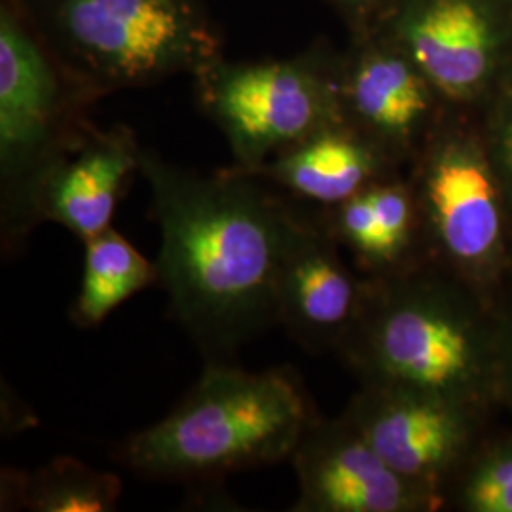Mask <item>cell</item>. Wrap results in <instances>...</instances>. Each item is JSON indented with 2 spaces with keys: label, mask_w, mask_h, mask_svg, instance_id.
I'll use <instances>...</instances> for the list:
<instances>
[{
  "label": "cell",
  "mask_w": 512,
  "mask_h": 512,
  "mask_svg": "<svg viewBox=\"0 0 512 512\" xmlns=\"http://www.w3.org/2000/svg\"><path fill=\"white\" fill-rule=\"evenodd\" d=\"M291 463L294 512H416L435 503L437 492L397 473L344 416L313 421Z\"/></svg>",
  "instance_id": "obj_8"
},
{
  "label": "cell",
  "mask_w": 512,
  "mask_h": 512,
  "mask_svg": "<svg viewBox=\"0 0 512 512\" xmlns=\"http://www.w3.org/2000/svg\"><path fill=\"white\" fill-rule=\"evenodd\" d=\"M338 247L321 207L293 198L275 285V317L310 353L344 348L365 306L370 281L355 277Z\"/></svg>",
  "instance_id": "obj_7"
},
{
  "label": "cell",
  "mask_w": 512,
  "mask_h": 512,
  "mask_svg": "<svg viewBox=\"0 0 512 512\" xmlns=\"http://www.w3.org/2000/svg\"><path fill=\"white\" fill-rule=\"evenodd\" d=\"M57 16L74 52L110 84L202 67L213 54L186 0H61Z\"/></svg>",
  "instance_id": "obj_5"
},
{
  "label": "cell",
  "mask_w": 512,
  "mask_h": 512,
  "mask_svg": "<svg viewBox=\"0 0 512 512\" xmlns=\"http://www.w3.org/2000/svg\"><path fill=\"white\" fill-rule=\"evenodd\" d=\"M340 353L365 385L469 404L497 378V340L423 268L376 277Z\"/></svg>",
  "instance_id": "obj_3"
},
{
  "label": "cell",
  "mask_w": 512,
  "mask_h": 512,
  "mask_svg": "<svg viewBox=\"0 0 512 512\" xmlns=\"http://www.w3.org/2000/svg\"><path fill=\"white\" fill-rule=\"evenodd\" d=\"M497 380L512 403V321L497 340Z\"/></svg>",
  "instance_id": "obj_18"
},
{
  "label": "cell",
  "mask_w": 512,
  "mask_h": 512,
  "mask_svg": "<svg viewBox=\"0 0 512 512\" xmlns=\"http://www.w3.org/2000/svg\"><path fill=\"white\" fill-rule=\"evenodd\" d=\"M459 503L473 512H512V442L475 465L459 490Z\"/></svg>",
  "instance_id": "obj_17"
},
{
  "label": "cell",
  "mask_w": 512,
  "mask_h": 512,
  "mask_svg": "<svg viewBox=\"0 0 512 512\" xmlns=\"http://www.w3.org/2000/svg\"><path fill=\"white\" fill-rule=\"evenodd\" d=\"M141 152L128 131L90 133L46 175L37 196V224L55 222L82 243L112 226Z\"/></svg>",
  "instance_id": "obj_11"
},
{
  "label": "cell",
  "mask_w": 512,
  "mask_h": 512,
  "mask_svg": "<svg viewBox=\"0 0 512 512\" xmlns=\"http://www.w3.org/2000/svg\"><path fill=\"white\" fill-rule=\"evenodd\" d=\"M344 418L397 473L433 492L471 437L467 404L401 387L365 385Z\"/></svg>",
  "instance_id": "obj_9"
},
{
  "label": "cell",
  "mask_w": 512,
  "mask_h": 512,
  "mask_svg": "<svg viewBox=\"0 0 512 512\" xmlns=\"http://www.w3.org/2000/svg\"><path fill=\"white\" fill-rule=\"evenodd\" d=\"M431 239L452 262L482 268L501 247V203L488 165L471 148H440L416 198Z\"/></svg>",
  "instance_id": "obj_10"
},
{
  "label": "cell",
  "mask_w": 512,
  "mask_h": 512,
  "mask_svg": "<svg viewBox=\"0 0 512 512\" xmlns=\"http://www.w3.org/2000/svg\"><path fill=\"white\" fill-rule=\"evenodd\" d=\"M84 247V272L71 319L82 329H93L131 296L156 283L158 268L112 226L86 239Z\"/></svg>",
  "instance_id": "obj_15"
},
{
  "label": "cell",
  "mask_w": 512,
  "mask_h": 512,
  "mask_svg": "<svg viewBox=\"0 0 512 512\" xmlns=\"http://www.w3.org/2000/svg\"><path fill=\"white\" fill-rule=\"evenodd\" d=\"M355 116L376 133L403 141L429 109L420 74L399 57L378 55L353 74L348 90Z\"/></svg>",
  "instance_id": "obj_16"
},
{
  "label": "cell",
  "mask_w": 512,
  "mask_h": 512,
  "mask_svg": "<svg viewBox=\"0 0 512 512\" xmlns=\"http://www.w3.org/2000/svg\"><path fill=\"white\" fill-rule=\"evenodd\" d=\"M160 228L158 281L207 361H230L277 323L293 198L241 169L198 175L141 154Z\"/></svg>",
  "instance_id": "obj_1"
},
{
  "label": "cell",
  "mask_w": 512,
  "mask_h": 512,
  "mask_svg": "<svg viewBox=\"0 0 512 512\" xmlns=\"http://www.w3.org/2000/svg\"><path fill=\"white\" fill-rule=\"evenodd\" d=\"M414 63L440 92L463 97L484 80L492 55L488 19L471 0H437L406 25Z\"/></svg>",
  "instance_id": "obj_13"
},
{
  "label": "cell",
  "mask_w": 512,
  "mask_h": 512,
  "mask_svg": "<svg viewBox=\"0 0 512 512\" xmlns=\"http://www.w3.org/2000/svg\"><path fill=\"white\" fill-rule=\"evenodd\" d=\"M378 167L372 148L334 124L245 173L274 184L298 202L329 209L376 183Z\"/></svg>",
  "instance_id": "obj_12"
},
{
  "label": "cell",
  "mask_w": 512,
  "mask_h": 512,
  "mask_svg": "<svg viewBox=\"0 0 512 512\" xmlns=\"http://www.w3.org/2000/svg\"><path fill=\"white\" fill-rule=\"evenodd\" d=\"M122 480L61 456L31 473L4 471L2 505L33 512H110L122 497Z\"/></svg>",
  "instance_id": "obj_14"
},
{
  "label": "cell",
  "mask_w": 512,
  "mask_h": 512,
  "mask_svg": "<svg viewBox=\"0 0 512 512\" xmlns=\"http://www.w3.org/2000/svg\"><path fill=\"white\" fill-rule=\"evenodd\" d=\"M317 418L291 366L249 372L230 361H207L200 380L165 418L116 446V461L152 480L219 482L291 461Z\"/></svg>",
  "instance_id": "obj_2"
},
{
  "label": "cell",
  "mask_w": 512,
  "mask_h": 512,
  "mask_svg": "<svg viewBox=\"0 0 512 512\" xmlns=\"http://www.w3.org/2000/svg\"><path fill=\"white\" fill-rule=\"evenodd\" d=\"M65 105L54 69L12 14L0 18L2 247L12 251L37 228L46 175L80 147L63 137Z\"/></svg>",
  "instance_id": "obj_4"
},
{
  "label": "cell",
  "mask_w": 512,
  "mask_h": 512,
  "mask_svg": "<svg viewBox=\"0 0 512 512\" xmlns=\"http://www.w3.org/2000/svg\"><path fill=\"white\" fill-rule=\"evenodd\" d=\"M202 97L243 171H253L319 129L338 124L329 86L298 65L219 69L205 78Z\"/></svg>",
  "instance_id": "obj_6"
},
{
  "label": "cell",
  "mask_w": 512,
  "mask_h": 512,
  "mask_svg": "<svg viewBox=\"0 0 512 512\" xmlns=\"http://www.w3.org/2000/svg\"><path fill=\"white\" fill-rule=\"evenodd\" d=\"M501 150H503V160H505V165H507L512 179V120H509V124L503 129Z\"/></svg>",
  "instance_id": "obj_19"
}]
</instances>
